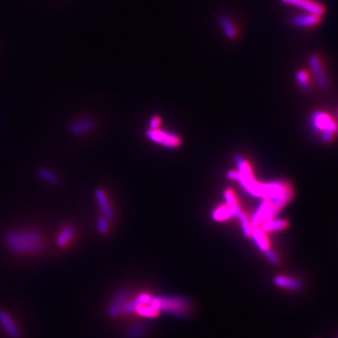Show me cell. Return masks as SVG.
I'll list each match as a JSON object with an SVG mask.
<instances>
[{"instance_id":"1","label":"cell","mask_w":338,"mask_h":338,"mask_svg":"<svg viewBox=\"0 0 338 338\" xmlns=\"http://www.w3.org/2000/svg\"><path fill=\"white\" fill-rule=\"evenodd\" d=\"M5 242L16 254H34L43 249L40 234L34 230H17L6 234Z\"/></svg>"},{"instance_id":"2","label":"cell","mask_w":338,"mask_h":338,"mask_svg":"<svg viewBox=\"0 0 338 338\" xmlns=\"http://www.w3.org/2000/svg\"><path fill=\"white\" fill-rule=\"evenodd\" d=\"M234 160L238 166V173H239L238 178H237V182H239L240 185L252 196L260 197L262 183L256 180L249 164L240 154H235Z\"/></svg>"},{"instance_id":"3","label":"cell","mask_w":338,"mask_h":338,"mask_svg":"<svg viewBox=\"0 0 338 338\" xmlns=\"http://www.w3.org/2000/svg\"><path fill=\"white\" fill-rule=\"evenodd\" d=\"M312 123L316 131L322 135L324 142H330L338 133V125L331 117L325 112H315L312 115Z\"/></svg>"},{"instance_id":"4","label":"cell","mask_w":338,"mask_h":338,"mask_svg":"<svg viewBox=\"0 0 338 338\" xmlns=\"http://www.w3.org/2000/svg\"><path fill=\"white\" fill-rule=\"evenodd\" d=\"M146 136L149 140H151L158 145L169 148H176L181 144V139L179 135L169 132H165L159 129L147 130L146 132Z\"/></svg>"},{"instance_id":"5","label":"cell","mask_w":338,"mask_h":338,"mask_svg":"<svg viewBox=\"0 0 338 338\" xmlns=\"http://www.w3.org/2000/svg\"><path fill=\"white\" fill-rule=\"evenodd\" d=\"M280 1L290 6L298 7L308 13H314V14L323 16L326 12L325 6L314 0H280Z\"/></svg>"},{"instance_id":"6","label":"cell","mask_w":338,"mask_h":338,"mask_svg":"<svg viewBox=\"0 0 338 338\" xmlns=\"http://www.w3.org/2000/svg\"><path fill=\"white\" fill-rule=\"evenodd\" d=\"M308 61H309L311 71L315 76L316 83L322 89H327L329 86V83H328V79H327L324 69L322 66V62H321L320 57L317 55H311L308 58Z\"/></svg>"},{"instance_id":"7","label":"cell","mask_w":338,"mask_h":338,"mask_svg":"<svg viewBox=\"0 0 338 338\" xmlns=\"http://www.w3.org/2000/svg\"><path fill=\"white\" fill-rule=\"evenodd\" d=\"M322 20L321 15H317L314 13H304L295 15L291 19V24L294 26L299 28H309L314 27L319 24Z\"/></svg>"},{"instance_id":"8","label":"cell","mask_w":338,"mask_h":338,"mask_svg":"<svg viewBox=\"0 0 338 338\" xmlns=\"http://www.w3.org/2000/svg\"><path fill=\"white\" fill-rule=\"evenodd\" d=\"M0 325L10 338H19L20 337V331L18 326L11 318V315L5 311H0Z\"/></svg>"},{"instance_id":"9","label":"cell","mask_w":338,"mask_h":338,"mask_svg":"<svg viewBox=\"0 0 338 338\" xmlns=\"http://www.w3.org/2000/svg\"><path fill=\"white\" fill-rule=\"evenodd\" d=\"M95 126V122L90 118H81L74 121L70 126V131L72 135H82L88 134Z\"/></svg>"},{"instance_id":"10","label":"cell","mask_w":338,"mask_h":338,"mask_svg":"<svg viewBox=\"0 0 338 338\" xmlns=\"http://www.w3.org/2000/svg\"><path fill=\"white\" fill-rule=\"evenodd\" d=\"M273 283L275 286L286 289L289 290H300L303 287L302 282L294 277L285 276V275H276L273 278Z\"/></svg>"},{"instance_id":"11","label":"cell","mask_w":338,"mask_h":338,"mask_svg":"<svg viewBox=\"0 0 338 338\" xmlns=\"http://www.w3.org/2000/svg\"><path fill=\"white\" fill-rule=\"evenodd\" d=\"M94 195L97 202L99 204L102 216L106 218L107 220H110L113 217V210L106 193L101 189H97L94 193Z\"/></svg>"},{"instance_id":"12","label":"cell","mask_w":338,"mask_h":338,"mask_svg":"<svg viewBox=\"0 0 338 338\" xmlns=\"http://www.w3.org/2000/svg\"><path fill=\"white\" fill-rule=\"evenodd\" d=\"M259 227L265 233H271L275 231H281L288 228L289 222L285 219H270V220L264 221Z\"/></svg>"},{"instance_id":"13","label":"cell","mask_w":338,"mask_h":338,"mask_svg":"<svg viewBox=\"0 0 338 338\" xmlns=\"http://www.w3.org/2000/svg\"><path fill=\"white\" fill-rule=\"evenodd\" d=\"M251 238L254 240L255 244L262 253L270 249V242H269L268 237L266 235V233L263 230H261L259 227H254L252 229Z\"/></svg>"},{"instance_id":"14","label":"cell","mask_w":338,"mask_h":338,"mask_svg":"<svg viewBox=\"0 0 338 338\" xmlns=\"http://www.w3.org/2000/svg\"><path fill=\"white\" fill-rule=\"evenodd\" d=\"M218 21L226 38L229 40H235L238 36V31H237L236 25L233 21L228 16L224 14L218 17Z\"/></svg>"},{"instance_id":"15","label":"cell","mask_w":338,"mask_h":338,"mask_svg":"<svg viewBox=\"0 0 338 338\" xmlns=\"http://www.w3.org/2000/svg\"><path fill=\"white\" fill-rule=\"evenodd\" d=\"M224 198H225L226 205L231 210V212L233 214V217H237L238 218V216L240 215V214L242 211L241 209V206L239 204L235 193L232 191L231 189H226V190L224 191Z\"/></svg>"},{"instance_id":"16","label":"cell","mask_w":338,"mask_h":338,"mask_svg":"<svg viewBox=\"0 0 338 338\" xmlns=\"http://www.w3.org/2000/svg\"><path fill=\"white\" fill-rule=\"evenodd\" d=\"M129 298H128V292L126 291H122L120 293L114 300L112 304L109 307V315L111 316H116L119 315L120 313H121L122 308H123L125 304L128 302Z\"/></svg>"},{"instance_id":"17","label":"cell","mask_w":338,"mask_h":338,"mask_svg":"<svg viewBox=\"0 0 338 338\" xmlns=\"http://www.w3.org/2000/svg\"><path fill=\"white\" fill-rule=\"evenodd\" d=\"M74 236V228L72 225H65L56 237V244L60 247L67 245Z\"/></svg>"},{"instance_id":"18","label":"cell","mask_w":338,"mask_h":338,"mask_svg":"<svg viewBox=\"0 0 338 338\" xmlns=\"http://www.w3.org/2000/svg\"><path fill=\"white\" fill-rule=\"evenodd\" d=\"M233 217V214L227 205H222L214 209L212 218L215 222H223Z\"/></svg>"},{"instance_id":"19","label":"cell","mask_w":338,"mask_h":338,"mask_svg":"<svg viewBox=\"0 0 338 338\" xmlns=\"http://www.w3.org/2000/svg\"><path fill=\"white\" fill-rule=\"evenodd\" d=\"M238 218L240 220V225H241V228L243 236L245 238H251L253 227L251 225V222H250V219H249L247 214H245L244 212H241L238 216Z\"/></svg>"},{"instance_id":"20","label":"cell","mask_w":338,"mask_h":338,"mask_svg":"<svg viewBox=\"0 0 338 338\" xmlns=\"http://www.w3.org/2000/svg\"><path fill=\"white\" fill-rule=\"evenodd\" d=\"M38 175L39 177L43 180H45V182L49 183V184H56L58 183V177L55 172H53L52 170L48 169H39L38 171Z\"/></svg>"},{"instance_id":"21","label":"cell","mask_w":338,"mask_h":338,"mask_svg":"<svg viewBox=\"0 0 338 338\" xmlns=\"http://www.w3.org/2000/svg\"><path fill=\"white\" fill-rule=\"evenodd\" d=\"M296 80L303 90H309V88H310V76L306 71H304V70L298 71L296 72Z\"/></svg>"},{"instance_id":"22","label":"cell","mask_w":338,"mask_h":338,"mask_svg":"<svg viewBox=\"0 0 338 338\" xmlns=\"http://www.w3.org/2000/svg\"><path fill=\"white\" fill-rule=\"evenodd\" d=\"M109 228V224H108V220L106 218H104L103 216L100 217L97 221V229L101 234H106Z\"/></svg>"},{"instance_id":"23","label":"cell","mask_w":338,"mask_h":338,"mask_svg":"<svg viewBox=\"0 0 338 338\" xmlns=\"http://www.w3.org/2000/svg\"><path fill=\"white\" fill-rule=\"evenodd\" d=\"M263 254H264V257L268 259L271 264L276 265V264L279 263L278 256L276 255V253H275L271 248L268 249V250L265 251V252H263Z\"/></svg>"},{"instance_id":"24","label":"cell","mask_w":338,"mask_h":338,"mask_svg":"<svg viewBox=\"0 0 338 338\" xmlns=\"http://www.w3.org/2000/svg\"><path fill=\"white\" fill-rule=\"evenodd\" d=\"M161 118L159 116H153L149 121V129L150 130H157L161 125Z\"/></svg>"}]
</instances>
